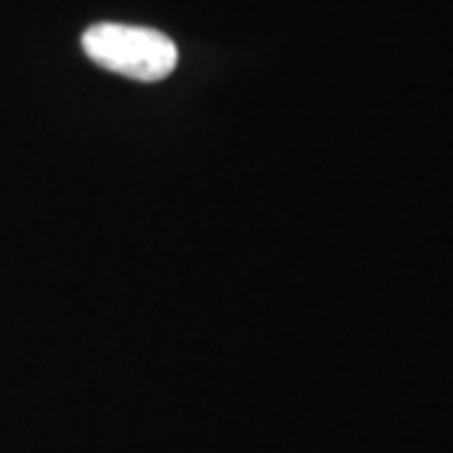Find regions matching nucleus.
I'll list each match as a JSON object with an SVG mask.
<instances>
[{
	"label": "nucleus",
	"mask_w": 453,
	"mask_h": 453,
	"mask_svg": "<svg viewBox=\"0 0 453 453\" xmlns=\"http://www.w3.org/2000/svg\"><path fill=\"white\" fill-rule=\"evenodd\" d=\"M81 46L101 68L144 83L166 79L179 61V50L169 35L142 26L98 23L83 33Z\"/></svg>",
	"instance_id": "f257e3e1"
}]
</instances>
